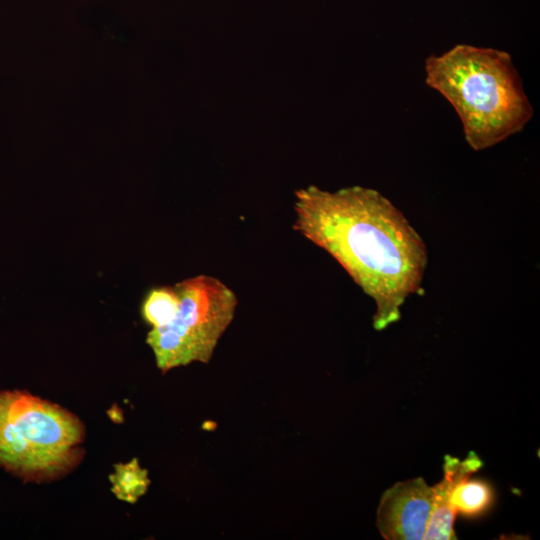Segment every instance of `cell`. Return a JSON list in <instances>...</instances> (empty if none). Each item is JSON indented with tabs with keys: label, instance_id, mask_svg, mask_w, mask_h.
<instances>
[{
	"label": "cell",
	"instance_id": "6da1fadb",
	"mask_svg": "<svg viewBox=\"0 0 540 540\" xmlns=\"http://www.w3.org/2000/svg\"><path fill=\"white\" fill-rule=\"evenodd\" d=\"M293 228L330 254L376 305L373 327L401 318L419 293L428 263L426 244L404 214L377 190L352 186L295 191Z\"/></svg>",
	"mask_w": 540,
	"mask_h": 540
},
{
	"label": "cell",
	"instance_id": "7a4b0ae2",
	"mask_svg": "<svg viewBox=\"0 0 540 540\" xmlns=\"http://www.w3.org/2000/svg\"><path fill=\"white\" fill-rule=\"evenodd\" d=\"M425 82L455 109L475 151L521 132L533 107L509 53L458 44L425 61Z\"/></svg>",
	"mask_w": 540,
	"mask_h": 540
},
{
	"label": "cell",
	"instance_id": "3957f363",
	"mask_svg": "<svg viewBox=\"0 0 540 540\" xmlns=\"http://www.w3.org/2000/svg\"><path fill=\"white\" fill-rule=\"evenodd\" d=\"M77 416L28 392H0V465L25 481L56 479L82 459Z\"/></svg>",
	"mask_w": 540,
	"mask_h": 540
},
{
	"label": "cell",
	"instance_id": "277c9868",
	"mask_svg": "<svg viewBox=\"0 0 540 540\" xmlns=\"http://www.w3.org/2000/svg\"><path fill=\"white\" fill-rule=\"evenodd\" d=\"M175 285L180 295L176 316L169 324L152 328L146 338L163 373L193 362L208 363L238 305L235 292L210 275Z\"/></svg>",
	"mask_w": 540,
	"mask_h": 540
},
{
	"label": "cell",
	"instance_id": "5b68a950",
	"mask_svg": "<svg viewBox=\"0 0 540 540\" xmlns=\"http://www.w3.org/2000/svg\"><path fill=\"white\" fill-rule=\"evenodd\" d=\"M431 509V487L422 477L399 481L383 492L376 527L386 540H420Z\"/></svg>",
	"mask_w": 540,
	"mask_h": 540
},
{
	"label": "cell",
	"instance_id": "8992f818",
	"mask_svg": "<svg viewBox=\"0 0 540 540\" xmlns=\"http://www.w3.org/2000/svg\"><path fill=\"white\" fill-rule=\"evenodd\" d=\"M482 466L481 458L474 451H470L464 460L445 455L443 479L431 487L432 509L423 539H457L453 529L456 513L450 504L453 489Z\"/></svg>",
	"mask_w": 540,
	"mask_h": 540
},
{
	"label": "cell",
	"instance_id": "52a82bcc",
	"mask_svg": "<svg viewBox=\"0 0 540 540\" xmlns=\"http://www.w3.org/2000/svg\"><path fill=\"white\" fill-rule=\"evenodd\" d=\"M494 502L491 485L481 479H466L460 482L451 495L450 504L462 516L474 518L487 512Z\"/></svg>",
	"mask_w": 540,
	"mask_h": 540
},
{
	"label": "cell",
	"instance_id": "ba28073f",
	"mask_svg": "<svg viewBox=\"0 0 540 540\" xmlns=\"http://www.w3.org/2000/svg\"><path fill=\"white\" fill-rule=\"evenodd\" d=\"M180 306V295L176 285L151 288L145 295L140 312L142 319L152 328L169 324Z\"/></svg>",
	"mask_w": 540,
	"mask_h": 540
},
{
	"label": "cell",
	"instance_id": "9c48e42d",
	"mask_svg": "<svg viewBox=\"0 0 540 540\" xmlns=\"http://www.w3.org/2000/svg\"><path fill=\"white\" fill-rule=\"evenodd\" d=\"M110 479L114 494L128 503L136 502L146 493L150 484L147 470L141 468L137 459L116 465Z\"/></svg>",
	"mask_w": 540,
	"mask_h": 540
}]
</instances>
